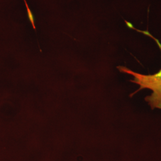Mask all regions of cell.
Returning <instances> with one entry per match:
<instances>
[{
  "instance_id": "cell-1",
  "label": "cell",
  "mask_w": 161,
  "mask_h": 161,
  "mask_svg": "<svg viewBox=\"0 0 161 161\" xmlns=\"http://www.w3.org/2000/svg\"><path fill=\"white\" fill-rule=\"evenodd\" d=\"M118 69L122 73L127 74L133 76L130 81L140 86L136 92L130 96H132L140 90L147 88L152 90V93L145 98V101L148 103L152 109H161V69L152 75H144L132 71L123 66H119Z\"/></svg>"
}]
</instances>
